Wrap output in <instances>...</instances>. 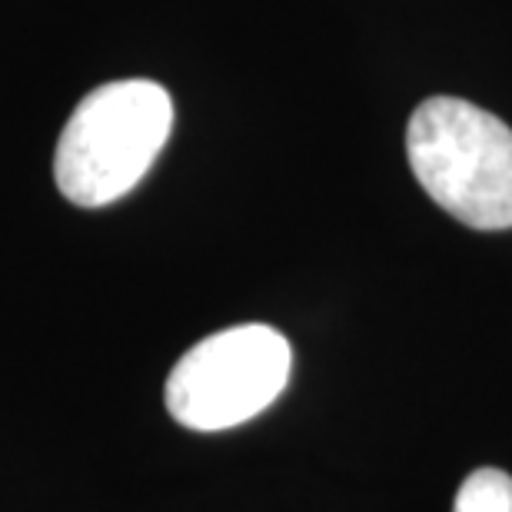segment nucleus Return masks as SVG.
Wrapping results in <instances>:
<instances>
[{
	"instance_id": "nucleus-1",
	"label": "nucleus",
	"mask_w": 512,
	"mask_h": 512,
	"mask_svg": "<svg viewBox=\"0 0 512 512\" xmlns=\"http://www.w3.org/2000/svg\"><path fill=\"white\" fill-rule=\"evenodd\" d=\"M173 100L153 80H114L70 114L54 153L60 193L84 210L117 203L137 187L167 147Z\"/></svg>"
},
{
	"instance_id": "nucleus-4",
	"label": "nucleus",
	"mask_w": 512,
	"mask_h": 512,
	"mask_svg": "<svg viewBox=\"0 0 512 512\" xmlns=\"http://www.w3.org/2000/svg\"><path fill=\"white\" fill-rule=\"evenodd\" d=\"M453 512H512V476L503 469H476L459 486Z\"/></svg>"
},
{
	"instance_id": "nucleus-2",
	"label": "nucleus",
	"mask_w": 512,
	"mask_h": 512,
	"mask_svg": "<svg viewBox=\"0 0 512 512\" xmlns=\"http://www.w3.org/2000/svg\"><path fill=\"white\" fill-rule=\"evenodd\" d=\"M419 187L473 230L512 227V130L489 110L456 97H429L406 130Z\"/></svg>"
},
{
	"instance_id": "nucleus-3",
	"label": "nucleus",
	"mask_w": 512,
	"mask_h": 512,
	"mask_svg": "<svg viewBox=\"0 0 512 512\" xmlns=\"http://www.w3.org/2000/svg\"><path fill=\"white\" fill-rule=\"evenodd\" d=\"M293 350L273 326H230L190 346L167 376V409L180 426L220 433L250 423L290 383Z\"/></svg>"
}]
</instances>
